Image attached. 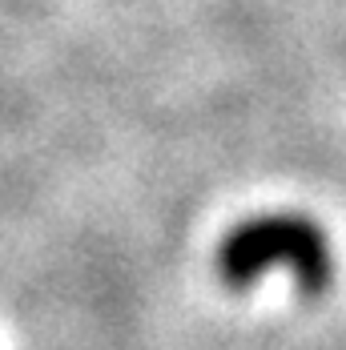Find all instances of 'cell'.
Returning <instances> with one entry per match:
<instances>
[{
    "mask_svg": "<svg viewBox=\"0 0 346 350\" xmlns=\"http://www.w3.org/2000/svg\"><path fill=\"white\" fill-rule=\"evenodd\" d=\"M270 266H290L306 294H322L330 286V245L310 217L298 213H266L242 221L217 250V274L226 286L245 290Z\"/></svg>",
    "mask_w": 346,
    "mask_h": 350,
    "instance_id": "6da1fadb",
    "label": "cell"
}]
</instances>
